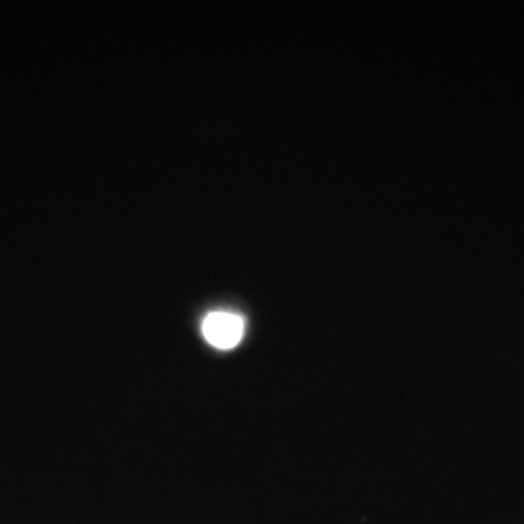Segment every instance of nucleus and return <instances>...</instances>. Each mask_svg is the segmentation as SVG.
<instances>
[{
  "label": "nucleus",
  "instance_id": "f257e3e1",
  "mask_svg": "<svg viewBox=\"0 0 524 524\" xmlns=\"http://www.w3.org/2000/svg\"><path fill=\"white\" fill-rule=\"evenodd\" d=\"M245 322L230 312L209 313L203 322V335L207 343L220 350H230L244 338Z\"/></svg>",
  "mask_w": 524,
  "mask_h": 524
}]
</instances>
